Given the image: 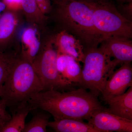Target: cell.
<instances>
[{
  "instance_id": "obj_17",
  "label": "cell",
  "mask_w": 132,
  "mask_h": 132,
  "mask_svg": "<svg viewBox=\"0 0 132 132\" xmlns=\"http://www.w3.org/2000/svg\"><path fill=\"white\" fill-rule=\"evenodd\" d=\"M20 52V47L0 53V90L2 87Z\"/></svg>"
},
{
  "instance_id": "obj_13",
  "label": "cell",
  "mask_w": 132,
  "mask_h": 132,
  "mask_svg": "<svg viewBox=\"0 0 132 132\" xmlns=\"http://www.w3.org/2000/svg\"><path fill=\"white\" fill-rule=\"evenodd\" d=\"M38 34L35 28L29 26L24 29L20 39V54L31 64L40 48V40L37 36Z\"/></svg>"
},
{
  "instance_id": "obj_5",
  "label": "cell",
  "mask_w": 132,
  "mask_h": 132,
  "mask_svg": "<svg viewBox=\"0 0 132 132\" xmlns=\"http://www.w3.org/2000/svg\"><path fill=\"white\" fill-rule=\"evenodd\" d=\"M84 51V66L79 85L98 97L118 65L100 47Z\"/></svg>"
},
{
  "instance_id": "obj_24",
  "label": "cell",
  "mask_w": 132,
  "mask_h": 132,
  "mask_svg": "<svg viewBox=\"0 0 132 132\" xmlns=\"http://www.w3.org/2000/svg\"><path fill=\"white\" fill-rule=\"evenodd\" d=\"M6 6L5 3L1 2H0V16L2 13H3L6 10Z\"/></svg>"
},
{
  "instance_id": "obj_7",
  "label": "cell",
  "mask_w": 132,
  "mask_h": 132,
  "mask_svg": "<svg viewBox=\"0 0 132 132\" xmlns=\"http://www.w3.org/2000/svg\"><path fill=\"white\" fill-rule=\"evenodd\" d=\"M21 11L6 9L0 16V53L20 46L19 36L24 21Z\"/></svg>"
},
{
  "instance_id": "obj_19",
  "label": "cell",
  "mask_w": 132,
  "mask_h": 132,
  "mask_svg": "<svg viewBox=\"0 0 132 132\" xmlns=\"http://www.w3.org/2000/svg\"><path fill=\"white\" fill-rule=\"evenodd\" d=\"M82 75V69L79 61L73 57L69 55L67 65L62 77L71 85L80 83Z\"/></svg>"
},
{
  "instance_id": "obj_14",
  "label": "cell",
  "mask_w": 132,
  "mask_h": 132,
  "mask_svg": "<svg viewBox=\"0 0 132 132\" xmlns=\"http://www.w3.org/2000/svg\"><path fill=\"white\" fill-rule=\"evenodd\" d=\"M105 102L108 105V112L132 120V86L123 94L112 97Z\"/></svg>"
},
{
  "instance_id": "obj_20",
  "label": "cell",
  "mask_w": 132,
  "mask_h": 132,
  "mask_svg": "<svg viewBox=\"0 0 132 132\" xmlns=\"http://www.w3.org/2000/svg\"><path fill=\"white\" fill-rule=\"evenodd\" d=\"M7 108L5 102L0 99V132L12 117V114L8 112Z\"/></svg>"
},
{
  "instance_id": "obj_22",
  "label": "cell",
  "mask_w": 132,
  "mask_h": 132,
  "mask_svg": "<svg viewBox=\"0 0 132 132\" xmlns=\"http://www.w3.org/2000/svg\"><path fill=\"white\" fill-rule=\"evenodd\" d=\"M6 9L14 11H21V0H3ZM22 12V11H21Z\"/></svg>"
},
{
  "instance_id": "obj_2",
  "label": "cell",
  "mask_w": 132,
  "mask_h": 132,
  "mask_svg": "<svg viewBox=\"0 0 132 132\" xmlns=\"http://www.w3.org/2000/svg\"><path fill=\"white\" fill-rule=\"evenodd\" d=\"M94 3L82 0H55L47 16L48 21L54 22L59 31L75 36L86 49L98 47L102 39L94 24Z\"/></svg>"
},
{
  "instance_id": "obj_3",
  "label": "cell",
  "mask_w": 132,
  "mask_h": 132,
  "mask_svg": "<svg viewBox=\"0 0 132 132\" xmlns=\"http://www.w3.org/2000/svg\"><path fill=\"white\" fill-rule=\"evenodd\" d=\"M42 91L40 80L32 64L20 52L0 90V99L5 102L12 114Z\"/></svg>"
},
{
  "instance_id": "obj_1",
  "label": "cell",
  "mask_w": 132,
  "mask_h": 132,
  "mask_svg": "<svg viewBox=\"0 0 132 132\" xmlns=\"http://www.w3.org/2000/svg\"><path fill=\"white\" fill-rule=\"evenodd\" d=\"M97 97L81 87L67 92L51 90L36 94L28 104L32 111L38 109L44 110L54 121L64 119L87 120L95 111L106 109Z\"/></svg>"
},
{
  "instance_id": "obj_12",
  "label": "cell",
  "mask_w": 132,
  "mask_h": 132,
  "mask_svg": "<svg viewBox=\"0 0 132 132\" xmlns=\"http://www.w3.org/2000/svg\"><path fill=\"white\" fill-rule=\"evenodd\" d=\"M22 13L29 26L40 33L48 30V17L40 11L36 0H21Z\"/></svg>"
},
{
  "instance_id": "obj_8",
  "label": "cell",
  "mask_w": 132,
  "mask_h": 132,
  "mask_svg": "<svg viewBox=\"0 0 132 132\" xmlns=\"http://www.w3.org/2000/svg\"><path fill=\"white\" fill-rule=\"evenodd\" d=\"M87 121L100 132H132V120L111 113L107 109L95 111Z\"/></svg>"
},
{
  "instance_id": "obj_25",
  "label": "cell",
  "mask_w": 132,
  "mask_h": 132,
  "mask_svg": "<svg viewBox=\"0 0 132 132\" xmlns=\"http://www.w3.org/2000/svg\"><path fill=\"white\" fill-rule=\"evenodd\" d=\"M128 1H131V0H128Z\"/></svg>"
},
{
  "instance_id": "obj_6",
  "label": "cell",
  "mask_w": 132,
  "mask_h": 132,
  "mask_svg": "<svg viewBox=\"0 0 132 132\" xmlns=\"http://www.w3.org/2000/svg\"><path fill=\"white\" fill-rule=\"evenodd\" d=\"M93 20L95 29L102 41L111 37L132 38V22L121 15L110 3L94 2Z\"/></svg>"
},
{
  "instance_id": "obj_15",
  "label": "cell",
  "mask_w": 132,
  "mask_h": 132,
  "mask_svg": "<svg viewBox=\"0 0 132 132\" xmlns=\"http://www.w3.org/2000/svg\"><path fill=\"white\" fill-rule=\"evenodd\" d=\"M48 127L57 132H100L84 120L75 119L49 121Z\"/></svg>"
},
{
  "instance_id": "obj_10",
  "label": "cell",
  "mask_w": 132,
  "mask_h": 132,
  "mask_svg": "<svg viewBox=\"0 0 132 132\" xmlns=\"http://www.w3.org/2000/svg\"><path fill=\"white\" fill-rule=\"evenodd\" d=\"M100 47L113 58L118 65L132 61V43L130 39L111 37L102 42Z\"/></svg>"
},
{
  "instance_id": "obj_4",
  "label": "cell",
  "mask_w": 132,
  "mask_h": 132,
  "mask_svg": "<svg viewBox=\"0 0 132 132\" xmlns=\"http://www.w3.org/2000/svg\"><path fill=\"white\" fill-rule=\"evenodd\" d=\"M40 46L38 54L32 63L42 85L43 91H62L71 86L57 69L58 53L53 42L52 34L48 30L39 34Z\"/></svg>"
},
{
  "instance_id": "obj_18",
  "label": "cell",
  "mask_w": 132,
  "mask_h": 132,
  "mask_svg": "<svg viewBox=\"0 0 132 132\" xmlns=\"http://www.w3.org/2000/svg\"><path fill=\"white\" fill-rule=\"evenodd\" d=\"M36 110L31 120L26 123L23 132H46L50 114L42 109Z\"/></svg>"
},
{
  "instance_id": "obj_21",
  "label": "cell",
  "mask_w": 132,
  "mask_h": 132,
  "mask_svg": "<svg viewBox=\"0 0 132 132\" xmlns=\"http://www.w3.org/2000/svg\"><path fill=\"white\" fill-rule=\"evenodd\" d=\"M58 53L57 59V67L59 72L63 75L68 63L69 55Z\"/></svg>"
},
{
  "instance_id": "obj_16",
  "label": "cell",
  "mask_w": 132,
  "mask_h": 132,
  "mask_svg": "<svg viewBox=\"0 0 132 132\" xmlns=\"http://www.w3.org/2000/svg\"><path fill=\"white\" fill-rule=\"evenodd\" d=\"M28 103L12 114L10 120L1 132H23L27 116L32 112Z\"/></svg>"
},
{
  "instance_id": "obj_23",
  "label": "cell",
  "mask_w": 132,
  "mask_h": 132,
  "mask_svg": "<svg viewBox=\"0 0 132 132\" xmlns=\"http://www.w3.org/2000/svg\"><path fill=\"white\" fill-rule=\"evenodd\" d=\"M38 7L42 12L47 16L52 8L51 0H36Z\"/></svg>"
},
{
  "instance_id": "obj_9",
  "label": "cell",
  "mask_w": 132,
  "mask_h": 132,
  "mask_svg": "<svg viewBox=\"0 0 132 132\" xmlns=\"http://www.w3.org/2000/svg\"><path fill=\"white\" fill-rule=\"evenodd\" d=\"M132 86V68L131 63H125L114 71L107 81L101 94L105 102L112 97L123 94Z\"/></svg>"
},
{
  "instance_id": "obj_11",
  "label": "cell",
  "mask_w": 132,
  "mask_h": 132,
  "mask_svg": "<svg viewBox=\"0 0 132 132\" xmlns=\"http://www.w3.org/2000/svg\"><path fill=\"white\" fill-rule=\"evenodd\" d=\"M52 35L58 53L68 55L83 62L85 58L83 46L75 36L64 31H59Z\"/></svg>"
}]
</instances>
